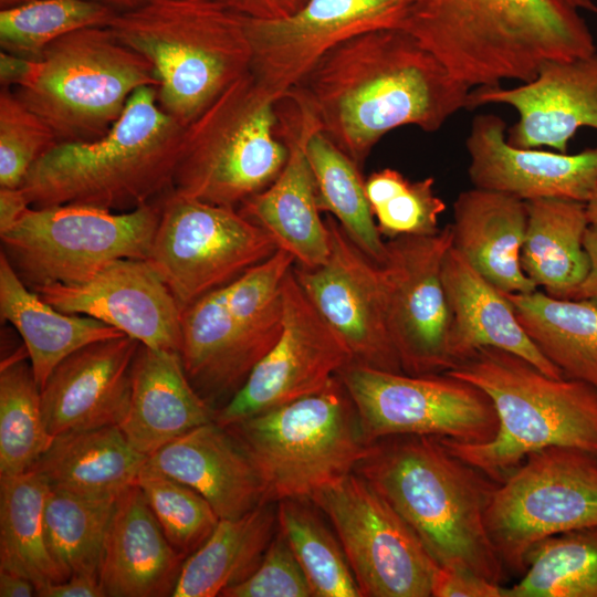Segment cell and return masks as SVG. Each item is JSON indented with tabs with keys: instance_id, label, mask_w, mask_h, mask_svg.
Returning <instances> with one entry per match:
<instances>
[{
	"instance_id": "31",
	"label": "cell",
	"mask_w": 597,
	"mask_h": 597,
	"mask_svg": "<svg viewBox=\"0 0 597 597\" xmlns=\"http://www.w3.org/2000/svg\"><path fill=\"white\" fill-rule=\"evenodd\" d=\"M147 460L119 427L107 426L54 437L32 470L51 488L92 498H118L136 484Z\"/></svg>"
},
{
	"instance_id": "48",
	"label": "cell",
	"mask_w": 597,
	"mask_h": 597,
	"mask_svg": "<svg viewBox=\"0 0 597 597\" xmlns=\"http://www.w3.org/2000/svg\"><path fill=\"white\" fill-rule=\"evenodd\" d=\"M40 597H106L98 577L72 575L60 583L36 588Z\"/></svg>"
},
{
	"instance_id": "9",
	"label": "cell",
	"mask_w": 597,
	"mask_h": 597,
	"mask_svg": "<svg viewBox=\"0 0 597 597\" xmlns=\"http://www.w3.org/2000/svg\"><path fill=\"white\" fill-rule=\"evenodd\" d=\"M277 101L247 73L184 127L172 190L238 209L281 172Z\"/></svg>"
},
{
	"instance_id": "34",
	"label": "cell",
	"mask_w": 597,
	"mask_h": 597,
	"mask_svg": "<svg viewBox=\"0 0 597 597\" xmlns=\"http://www.w3.org/2000/svg\"><path fill=\"white\" fill-rule=\"evenodd\" d=\"M505 294L540 352L564 377L597 390V300L557 298L540 289Z\"/></svg>"
},
{
	"instance_id": "44",
	"label": "cell",
	"mask_w": 597,
	"mask_h": 597,
	"mask_svg": "<svg viewBox=\"0 0 597 597\" xmlns=\"http://www.w3.org/2000/svg\"><path fill=\"white\" fill-rule=\"evenodd\" d=\"M59 143L51 126L12 88L0 91V188H20L34 163Z\"/></svg>"
},
{
	"instance_id": "40",
	"label": "cell",
	"mask_w": 597,
	"mask_h": 597,
	"mask_svg": "<svg viewBox=\"0 0 597 597\" xmlns=\"http://www.w3.org/2000/svg\"><path fill=\"white\" fill-rule=\"evenodd\" d=\"M53 439L31 365L22 358L6 363L0 373V476L32 470Z\"/></svg>"
},
{
	"instance_id": "13",
	"label": "cell",
	"mask_w": 597,
	"mask_h": 597,
	"mask_svg": "<svg viewBox=\"0 0 597 597\" xmlns=\"http://www.w3.org/2000/svg\"><path fill=\"white\" fill-rule=\"evenodd\" d=\"M277 245L238 209L208 203L174 190L160 216L147 261L181 310L270 258Z\"/></svg>"
},
{
	"instance_id": "50",
	"label": "cell",
	"mask_w": 597,
	"mask_h": 597,
	"mask_svg": "<svg viewBox=\"0 0 597 597\" xmlns=\"http://www.w3.org/2000/svg\"><path fill=\"white\" fill-rule=\"evenodd\" d=\"M589 256V271L574 298L597 300V224H589L584 240Z\"/></svg>"
},
{
	"instance_id": "41",
	"label": "cell",
	"mask_w": 597,
	"mask_h": 597,
	"mask_svg": "<svg viewBox=\"0 0 597 597\" xmlns=\"http://www.w3.org/2000/svg\"><path fill=\"white\" fill-rule=\"evenodd\" d=\"M116 13L96 0H33L1 9V50L34 60L49 44L71 32L108 27Z\"/></svg>"
},
{
	"instance_id": "25",
	"label": "cell",
	"mask_w": 597,
	"mask_h": 597,
	"mask_svg": "<svg viewBox=\"0 0 597 597\" xmlns=\"http://www.w3.org/2000/svg\"><path fill=\"white\" fill-rule=\"evenodd\" d=\"M442 282L450 312L452 368L479 349L493 347L526 359L548 376L564 377L528 337L506 294L452 245L443 259Z\"/></svg>"
},
{
	"instance_id": "26",
	"label": "cell",
	"mask_w": 597,
	"mask_h": 597,
	"mask_svg": "<svg viewBox=\"0 0 597 597\" xmlns=\"http://www.w3.org/2000/svg\"><path fill=\"white\" fill-rule=\"evenodd\" d=\"M185 557L170 544L137 484L116 500L100 582L108 597L172 596Z\"/></svg>"
},
{
	"instance_id": "39",
	"label": "cell",
	"mask_w": 597,
	"mask_h": 597,
	"mask_svg": "<svg viewBox=\"0 0 597 597\" xmlns=\"http://www.w3.org/2000/svg\"><path fill=\"white\" fill-rule=\"evenodd\" d=\"M522 578L503 597H597V527L551 536L526 557Z\"/></svg>"
},
{
	"instance_id": "36",
	"label": "cell",
	"mask_w": 597,
	"mask_h": 597,
	"mask_svg": "<svg viewBox=\"0 0 597 597\" xmlns=\"http://www.w3.org/2000/svg\"><path fill=\"white\" fill-rule=\"evenodd\" d=\"M317 192V205L339 223L350 240L373 261L380 263L386 241L370 210L359 166L318 129L306 142Z\"/></svg>"
},
{
	"instance_id": "8",
	"label": "cell",
	"mask_w": 597,
	"mask_h": 597,
	"mask_svg": "<svg viewBox=\"0 0 597 597\" xmlns=\"http://www.w3.org/2000/svg\"><path fill=\"white\" fill-rule=\"evenodd\" d=\"M294 258L277 249L232 282L181 310L179 354L198 394L213 408L241 388L279 339L282 287Z\"/></svg>"
},
{
	"instance_id": "42",
	"label": "cell",
	"mask_w": 597,
	"mask_h": 597,
	"mask_svg": "<svg viewBox=\"0 0 597 597\" xmlns=\"http://www.w3.org/2000/svg\"><path fill=\"white\" fill-rule=\"evenodd\" d=\"M365 190L381 237L437 233L444 201L436 193L434 179L409 180L392 168L373 172Z\"/></svg>"
},
{
	"instance_id": "21",
	"label": "cell",
	"mask_w": 597,
	"mask_h": 597,
	"mask_svg": "<svg viewBox=\"0 0 597 597\" xmlns=\"http://www.w3.org/2000/svg\"><path fill=\"white\" fill-rule=\"evenodd\" d=\"M489 104L513 107L519 118L506 130L520 148L548 147L567 153L580 128L597 129V52L573 60L548 61L530 82L471 90L468 109Z\"/></svg>"
},
{
	"instance_id": "5",
	"label": "cell",
	"mask_w": 597,
	"mask_h": 597,
	"mask_svg": "<svg viewBox=\"0 0 597 597\" xmlns=\"http://www.w3.org/2000/svg\"><path fill=\"white\" fill-rule=\"evenodd\" d=\"M447 373L481 388L498 416L495 436L483 443L442 438L459 458L501 482L530 454L549 447L579 449L597 458V390L555 378L526 359L481 348Z\"/></svg>"
},
{
	"instance_id": "22",
	"label": "cell",
	"mask_w": 597,
	"mask_h": 597,
	"mask_svg": "<svg viewBox=\"0 0 597 597\" xmlns=\"http://www.w3.org/2000/svg\"><path fill=\"white\" fill-rule=\"evenodd\" d=\"M494 114L474 116L465 139L473 187L524 201L563 198L586 203L597 189V145L577 154L520 148Z\"/></svg>"
},
{
	"instance_id": "47",
	"label": "cell",
	"mask_w": 597,
	"mask_h": 597,
	"mask_svg": "<svg viewBox=\"0 0 597 597\" xmlns=\"http://www.w3.org/2000/svg\"><path fill=\"white\" fill-rule=\"evenodd\" d=\"M232 11L255 19H276L292 14L307 0H221Z\"/></svg>"
},
{
	"instance_id": "14",
	"label": "cell",
	"mask_w": 597,
	"mask_h": 597,
	"mask_svg": "<svg viewBox=\"0 0 597 597\" xmlns=\"http://www.w3.org/2000/svg\"><path fill=\"white\" fill-rule=\"evenodd\" d=\"M337 376L368 444L398 434L483 443L496 433L498 416L486 392L447 371L413 376L350 363Z\"/></svg>"
},
{
	"instance_id": "19",
	"label": "cell",
	"mask_w": 597,
	"mask_h": 597,
	"mask_svg": "<svg viewBox=\"0 0 597 597\" xmlns=\"http://www.w3.org/2000/svg\"><path fill=\"white\" fill-rule=\"evenodd\" d=\"M331 252L327 261L308 269L294 263L293 273L311 302L341 336L353 363L384 371L404 373L391 342L378 265L332 217L325 219Z\"/></svg>"
},
{
	"instance_id": "20",
	"label": "cell",
	"mask_w": 597,
	"mask_h": 597,
	"mask_svg": "<svg viewBox=\"0 0 597 597\" xmlns=\"http://www.w3.org/2000/svg\"><path fill=\"white\" fill-rule=\"evenodd\" d=\"M33 291L63 313L94 317L147 347L179 353L181 307L145 259H118L81 283Z\"/></svg>"
},
{
	"instance_id": "17",
	"label": "cell",
	"mask_w": 597,
	"mask_h": 597,
	"mask_svg": "<svg viewBox=\"0 0 597 597\" xmlns=\"http://www.w3.org/2000/svg\"><path fill=\"white\" fill-rule=\"evenodd\" d=\"M282 332L241 388L216 410L228 427L322 390L348 364L349 349L298 284L293 268L282 287Z\"/></svg>"
},
{
	"instance_id": "46",
	"label": "cell",
	"mask_w": 597,
	"mask_h": 597,
	"mask_svg": "<svg viewBox=\"0 0 597 597\" xmlns=\"http://www.w3.org/2000/svg\"><path fill=\"white\" fill-rule=\"evenodd\" d=\"M503 593L502 584L463 569L438 565L432 576L433 597H503Z\"/></svg>"
},
{
	"instance_id": "16",
	"label": "cell",
	"mask_w": 597,
	"mask_h": 597,
	"mask_svg": "<svg viewBox=\"0 0 597 597\" xmlns=\"http://www.w3.org/2000/svg\"><path fill=\"white\" fill-rule=\"evenodd\" d=\"M452 245L450 224L434 234L400 235L386 241L377 263L389 335L405 374L420 376L452 368L450 312L442 263Z\"/></svg>"
},
{
	"instance_id": "3",
	"label": "cell",
	"mask_w": 597,
	"mask_h": 597,
	"mask_svg": "<svg viewBox=\"0 0 597 597\" xmlns=\"http://www.w3.org/2000/svg\"><path fill=\"white\" fill-rule=\"evenodd\" d=\"M354 472L397 512L439 566L502 584L505 568L485 525L498 482L455 455L441 437L378 439Z\"/></svg>"
},
{
	"instance_id": "43",
	"label": "cell",
	"mask_w": 597,
	"mask_h": 597,
	"mask_svg": "<svg viewBox=\"0 0 597 597\" xmlns=\"http://www.w3.org/2000/svg\"><path fill=\"white\" fill-rule=\"evenodd\" d=\"M136 484L166 537L185 558L203 544L220 520L210 503L196 490L147 462Z\"/></svg>"
},
{
	"instance_id": "32",
	"label": "cell",
	"mask_w": 597,
	"mask_h": 597,
	"mask_svg": "<svg viewBox=\"0 0 597 597\" xmlns=\"http://www.w3.org/2000/svg\"><path fill=\"white\" fill-rule=\"evenodd\" d=\"M526 202L522 269L546 294L574 298L590 266L584 245L590 224L586 203L563 198H540Z\"/></svg>"
},
{
	"instance_id": "33",
	"label": "cell",
	"mask_w": 597,
	"mask_h": 597,
	"mask_svg": "<svg viewBox=\"0 0 597 597\" xmlns=\"http://www.w3.org/2000/svg\"><path fill=\"white\" fill-rule=\"evenodd\" d=\"M277 530L276 503L220 519L181 567L174 597H214L245 580L259 566Z\"/></svg>"
},
{
	"instance_id": "2",
	"label": "cell",
	"mask_w": 597,
	"mask_h": 597,
	"mask_svg": "<svg viewBox=\"0 0 597 597\" xmlns=\"http://www.w3.org/2000/svg\"><path fill=\"white\" fill-rule=\"evenodd\" d=\"M567 0H408L400 29L471 90L532 81L548 61L597 52Z\"/></svg>"
},
{
	"instance_id": "54",
	"label": "cell",
	"mask_w": 597,
	"mask_h": 597,
	"mask_svg": "<svg viewBox=\"0 0 597 597\" xmlns=\"http://www.w3.org/2000/svg\"><path fill=\"white\" fill-rule=\"evenodd\" d=\"M587 217L590 224H597V189L586 202Z\"/></svg>"
},
{
	"instance_id": "24",
	"label": "cell",
	"mask_w": 597,
	"mask_h": 597,
	"mask_svg": "<svg viewBox=\"0 0 597 597\" xmlns=\"http://www.w3.org/2000/svg\"><path fill=\"white\" fill-rule=\"evenodd\" d=\"M140 343L127 335L91 343L64 358L41 390L49 432L59 434L119 426L130 401Z\"/></svg>"
},
{
	"instance_id": "35",
	"label": "cell",
	"mask_w": 597,
	"mask_h": 597,
	"mask_svg": "<svg viewBox=\"0 0 597 597\" xmlns=\"http://www.w3.org/2000/svg\"><path fill=\"white\" fill-rule=\"evenodd\" d=\"M50 489L35 470L0 479V569L29 578L36 588L67 579L46 540Z\"/></svg>"
},
{
	"instance_id": "56",
	"label": "cell",
	"mask_w": 597,
	"mask_h": 597,
	"mask_svg": "<svg viewBox=\"0 0 597 597\" xmlns=\"http://www.w3.org/2000/svg\"><path fill=\"white\" fill-rule=\"evenodd\" d=\"M30 1H33V0H0V7L1 9H8V8L28 3Z\"/></svg>"
},
{
	"instance_id": "10",
	"label": "cell",
	"mask_w": 597,
	"mask_h": 597,
	"mask_svg": "<svg viewBox=\"0 0 597 597\" xmlns=\"http://www.w3.org/2000/svg\"><path fill=\"white\" fill-rule=\"evenodd\" d=\"M151 63L108 28H84L49 44L14 93L54 130L59 143L92 140L121 117L143 86H158Z\"/></svg>"
},
{
	"instance_id": "55",
	"label": "cell",
	"mask_w": 597,
	"mask_h": 597,
	"mask_svg": "<svg viewBox=\"0 0 597 597\" xmlns=\"http://www.w3.org/2000/svg\"><path fill=\"white\" fill-rule=\"evenodd\" d=\"M570 4L578 10H586L597 13V3L594 0H567Z\"/></svg>"
},
{
	"instance_id": "45",
	"label": "cell",
	"mask_w": 597,
	"mask_h": 597,
	"mask_svg": "<svg viewBox=\"0 0 597 597\" xmlns=\"http://www.w3.org/2000/svg\"><path fill=\"white\" fill-rule=\"evenodd\" d=\"M222 597H313L307 578L279 528L255 570Z\"/></svg>"
},
{
	"instance_id": "30",
	"label": "cell",
	"mask_w": 597,
	"mask_h": 597,
	"mask_svg": "<svg viewBox=\"0 0 597 597\" xmlns=\"http://www.w3.org/2000/svg\"><path fill=\"white\" fill-rule=\"evenodd\" d=\"M0 316L24 342L40 389L52 370L75 350L97 341L125 335L94 317L63 313L27 286L0 253Z\"/></svg>"
},
{
	"instance_id": "49",
	"label": "cell",
	"mask_w": 597,
	"mask_h": 597,
	"mask_svg": "<svg viewBox=\"0 0 597 597\" xmlns=\"http://www.w3.org/2000/svg\"><path fill=\"white\" fill-rule=\"evenodd\" d=\"M30 207L21 188H0V234L8 231Z\"/></svg>"
},
{
	"instance_id": "28",
	"label": "cell",
	"mask_w": 597,
	"mask_h": 597,
	"mask_svg": "<svg viewBox=\"0 0 597 597\" xmlns=\"http://www.w3.org/2000/svg\"><path fill=\"white\" fill-rule=\"evenodd\" d=\"M214 415L191 385L178 352L140 345L128 411L118 426L135 450L149 458L186 432L214 421Z\"/></svg>"
},
{
	"instance_id": "12",
	"label": "cell",
	"mask_w": 597,
	"mask_h": 597,
	"mask_svg": "<svg viewBox=\"0 0 597 597\" xmlns=\"http://www.w3.org/2000/svg\"><path fill=\"white\" fill-rule=\"evenodd\" d=\"M485 525L504 568L523 574L542 541L597 527V458L567 447L530 454L498 482Z\"/></svg>"
},
{
	"instance_id": "37",
	"label": "cell",
	"mask_w": 597,
	"mask_h": 597,
	"mask_svg": "<svg viewBox=\"0 0 597 597\" xmlns=\"http://www.w3.org/2000/svg\"><path fill=\"white\" fill-rule=\"evenodd\" d=\"M117 498H92L51 488L44 523L50 552L69 578H100L105 540Z\"/></svg>"
},
{
	"instance_id": "38",
	"label": "cell",
	"mask_w": 597,
	"mask_h": 597,
	"mask_svg": "<svg viewBox=\"0 0 597 597\" xmlns=\"http://www.w3.org/2000/svg\"><path fill=\"white\" fill-rule=\"evenodd\" d=\"M276 517L313 597H363L334 528L311 500L279 501Z\"/></svg>"
},
{
	"instance_id": "52",
	"label": "cell",
	"mask_w": 597,
	"mask_h": 597,
	"mask_svg": "<svg viewBox=\"0 0 597 597\" xmlns=\"http://www.w3.org/2000/svg\"><path fill=\"white\" fill-rule=\"evenodd\" d=\"M1 597L36 596V587L32 580L15 573L0 569Z\"/></svg>"
},
{
	"instance_id": "1",
	"label": "cell",
	"mask_w": 597,
	"mask_h": 597,
	"mask_svg": "<svg viewBox=\"0 0 597 597\" xmlns=\"http://www.w3.org/2000/svg\"><path fill=\"white\" fill-rule=\"evenodd\" d=\"M470 92L411 34L386 28L329 50L284 97L304 108L317 129L362 167L396 128L439 130L468 109Z\"/></svg>"
},
{
	"instance_id": "11",
	"label": "cell",
	"mask_w": 597,
	"mask_h": 597,
	"mask_svg": "<svg viewBox=\"0 0 597 597\" xmlns=\"http://www.w3.org/2000/svg\"><path fill=\"white\" fill-rule=\"evenodd\" d=\"M161 198L119 212L83 205L30 207L0 234L1 251L31 290L77 284L112 261L147 259Z\"/></svg>"
},
{
	"instance_id": "18",
	"label": "cell",
	"mask_w": 597,
	"mask_h": 597,
	"mask_svg": "<svg viewBox=\"0 0 597 597\" xmlns=\"http://www.w3.org/2000/svg\"><path fill=\"white\" fill-rule=\"evenodd\" d=\"M407 4L408 0H307L283 18L242 15L250 73L279 102L339 43L371 30L400 29Z\"/></svg>"
},
{
	"instance_id": "4",
	"label": "cell",
	"mask_w": 597,
	"mask_h": 597,
	"mask_svg": "<svg viewBox=\"0 0 597 597\" xmlns=\"http://www.w3.org/2000/svg\"><path fill=\"white\" fill-rule=\"evenodd\" d=\"M182 132L159 106L157 87L143 86L105 135L57 143L20 188L34 208L83 205L119 212L151 203L172 190Z\"/></svg>"
},
{
	"instance_id": "51",
	"label": "cell",
	"mask_w": 597,
	"mask_h": 597,
	"mask_svg": "<svg viewBox=\"0 0 597 597\" xmlns=\"http://www.w3.org/2000/svg\"><path fill=\"white\" fill-rule=\"evenodd\" d=\"M32 59L23 57L4 50L0 51L1 87H17L30 70Z\"/></svg>"
},
{
	"instance_id": "27",
	"label": "cell",
	"mask_w": 597,
	"mask_h": 597,
	"mask_svg": "<svg viewBox=\"0 0 597 597\" xmlns=\"http://www.w3.org/2000/svg\"><path fill=\"white\" fill-rule=\"evenodd\" d=\"M147 464L196 490L220 519L241 516L264 502L261 481L248 454L216 421L164 446Z\"/></svg>"
},
{
	"instance_id": "6",
	"label": "cell",
	"mask_w": 597,
	"mask_h": 597,
	"mask_svg": "<svg viewBox=\"0 0 597 597\" xmlns=\"http://www.w3.org/2000/svg\"><path fill=\"white\" fill-rule=\"evenodd\" d=\"M106 28L151 63L158 104L184 127L250 72L242 15L221 0H149Z\"/></svg>"
},
{
	"instance_id": "53",
	"label": "cell",
	"mask_w": 597,
	"mask_h": 597,
	"mask_svg": "<svg viewBox=\"0 0 597 597\" xmlns=\"http://www.w3.org/2000/svg\"><path fill=\"white\" fill-rule=\"evenodd\" d=\"M96 1H100L113 8L117 12H122V11H127V10L138 8L145 4L146 2H148L149 0H96Z\"/></svg>"
},
{
	"instance_id": "29",
	"label": "cell",
	"mask_w": 597,
	"mask_h": 597,
	"mask_svg": "<svg viewBox=\"0 0 597 597\" xmlns=\"http://www.w3.org/2000/svg\"><path fill=\"white\" fill-rule=\"evenodd\" d=\"M526 224V201L473 187L453 203L452 248L502 292L530 293L537 286L521 265Z\"/></svg>"
},
{
	"instance_id": "57",
	"label": "cell",
	"mask_w": 597,
	"mask_h": 597,
	"mask_svg": "<svg viewBox=\"0 0 597 597\" xmlns=\"http://www.w3.org/2000/svg\"><path fill=\"white\" fill-rule=\"evenodd\" d=\"M595 2L597 3V0H595Z\"/></svg>"
},
{
	"instance_id": "15",
	"label": "cell",
	"mask_w": 597,
	"mask_h": 597,
	"mask_svg": "<svg viewBox=\"0 0 597 597\" xmlns=\"http://www.w3.org/2000/svg\"><path fill=\"white\" fill-rule=\"evenodd\" d=\"M334 528L363 597H429L438 566L417 535L359 474L310 499Z\"/></svg>"
},
{
	"instance_id": "23",
	"label": "cell",
	"mask_w": 597,
	"mask_h": 597,
	"mask_svg": "<svg viewBox=\"0 0 597 597\" xmlns=\"http://www.w3.org/2000/svg\"><path fill=\"white\" fill-rule=\"evenodd\" d=\"M281 139L287 147L286 161L273 182L245 200L238 210L263 228L279 249L303 268L323 265L331 252L329 232L321 217L314 175L306 156V142L317 129L308 113L289 97L280 100Z\"/></svg>"
},
{
	"instance_id": "7",
	"label": "cell",
	"mask_w": 597,
	"mask_h": 597,
	"mask_svg": "<svg viewBox=\"0 0 597 597\" xmlns=\"http://www.w3.org/2000/svg\"><path fill=\"white\" fill-rule=\"evenodd\" d=\"M224 428L251 460L264 502L310 500L354 472L368 446L338 376L315 394Z\"/></svg>"
}]
</instances>
